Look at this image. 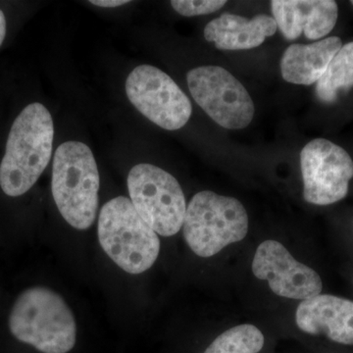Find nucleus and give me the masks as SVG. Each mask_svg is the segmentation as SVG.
Wrapping results in <instances>:
<instances>
[{"mask_svg": "<svg viewBox=\"0 0 353 353\" xmlns=\"http://www.w3.org/2000/svg\"><path fill=\"white\" fill-rule=\"evenodd\" d=\"M188 85L192 99L221 127L245 129L254 116V103L243 83L226 69L202 66L190 70Z\"/></svg>", "mask_w": 353, "mask_h": 353, "instance_id": "7", "label": "nucleus"}, {"mask_svg": "<svg viewBox=\"0 0 353 353\" xmlns=\"http://www.w3.org/2000/svg\"><path fill=\"white\" fill-rule=\"evenodd\" d=\"M264 341L263 334L257 327L243 324L221 334L204 353H259Z\"/></svg>", "mask_w": 353, "mask_h": 353, "instance_id": "16", "label": "nucleus"}, {"mask_svg": "<svg viewBox=\"0 0 353 353\" xmlns=\"http://www.w3.org/2000/svg\"><path fill=\"white\" fill-rule=\"evenodd\" d=\"M54 126L50 111L39 102L29 104L14 121L0 164V187L17 197L32 189L50 163Z\"/></svg>", "mask_w": 353, "mask_h": 353, "instance_id": "1", "label": "nucleus"}, {"mask_svg": "<svg viewBox=\"0 0 353 353\" xmlns=\"http://www.w3.org/2000/svg\"><path fill=\"white\" fill-rule=\"evenodd\" d=\"M126 94L139 112L162 129H182L192 116L187 94L170 76L152 65L132 70L127 78Z\"/></svg>", "mask_w": 353, "mask_h": 353, "instance_id": "8", "label": "nucleus"}, {"mask_svg": "<svg viewBox=\"0 0 353 353\" xmlns=\"http://www.w3.org/2000/svg\"><path fill=\"white\" fill-rule=\"evenodd\" d=\"M183 229L190 250L199 256L211 257L245 238L248 216L238 199L204 190L190 201Z\"/></svg>", "mask_w": 353, "mask_h": 353, "instance_id": "5", "label": "nucleus"}, {"mask_svg": "<svg viewBox=\"0 0 353 353\" xmlns=\"http://www.w3.org/2000/svg\"><path fill=\"white\" fill-rule=\"evenodd\" d=\"M226 0H173L171 6L176 12L185 17L192 16L208 15L220 10L225 4Z\"/></svg>", "mask_w": 353, "mask_h": 353, "instance_id": "17", "label": "nucleus"}, {"mask_svg": "<svg viewBox=\"0 0 353 353\" xmlns=\"http://www.w3.org/2000/svg\"><path fill=\"white\" fill-rule=\"evenodd\" d=\"M301 168L308 203L331 205L347 196L353 159L341 145L322 138L309 141L301 152Z\"/></svg>", "mask_w": 353, "mask_h": 353, "instance_id": "9", "label": "nucleus"}, {"mask_svg": "<svg viewBox=\"0 0 353 353\" xmlns=\"http://www.w3.org/2000/svg\"><path fill=\"white\" fill-rule=\"evenodd\" d=\"M271 8L278 29L288 41L301 34L309 41L328 38L340 12L334 0H273Z\"/></svg>", "mask_w": 353, "mask_h": 353, "instance_id": "11", "label": "nucleus"}, {"mask_svg": "<svg viewBox=\"0 0 353 353\" xmlns=\"http://www.w3.org/2000/svg\"><path fill=\"white\" fill-rule=\"evenodd\" d=\"M90 2L95 6L113 8V7L125 6V4L129 3L130 1H127V0H92Z\"/></svg>", "mask_w": 353, "mask_h": 353, "instance_id": "18", "label": "nucleus"}, {"mask_svg": "<svg viewBox=\"0 0 353 353\" xmlns=\"http://www.w3.org/2000/svg\"><path fill=\"white\" fill-rule=\"evenodd\" d=\"M343 46L339 37H328L309 44H292L281 59V72L287 82L311 85L324 75Z\"/></svg>", "mask_w": 353, "mask_h": 353, "instance_id": "14", "label": "nucleus"}, {"mask_svg": "<svg viewBox=\"0 0 353 353\" xmlns=\"http://www.w3.org/2000/svg\"><path fill=\"white\" fill-rule=\"evenodd\" d=\"M9 329L18 341L43 353H67L75 347V317L64 299L48 288H30L18 296Z\"/></svg>", "mask_w": 353, "mask_h": 353, "instance_id": "2", "label": "nucleus"}, {"mask_svg": "<svg viewBox=\"0 0 353 353\" xmlns=\"http://www.w3.org/2000/svg\"><path fill=\"white\" fill-rule=\"evenodd\" d=\"M51 190L60 214L72 227L87 230L99 208V173L94 153L80 141L58 146Z\"/></svg>", "mask_w": 353, "mask_h": 353, "instance_id": "3", "label": "nucleus"}, {"mask_svg": "<svg viewBox=\"0 0 353 353\" xmlns=\"http://www.w3.org/2000/svg\"><path fill=\"white\" fill-rule=\"evenodd\" d=\"M252 268L255 277L267 281L279 296L306 301L321 294L317 272L296 261L277 241H265L257 248Z\"/></svg>", "mask_w": 353, "mask_h": 353, "instance_id": "10", "label": "nucleus"}, {"mask_svg": "<svg viewBox=\"0 0 353 353\" xmlns=\"http://www.w3.org/2000/svg\"><path fill=\"white\" fill-rule=\"evenodd\" d=\"M6 18L2 10H0V46L3 43L6 36Z\"/></svg>", "mask_w": 353, "mask_h": 353, "instance_id": "19", "label": "nucleus"}, {"mask_svg": "<svg viewBox=\"0 0 353 353\" xmlns=\"http://www.w3.org/2000/svg\"><path fill=\"white\" fill-rule=\"evenodd\" d=\"M99 239L109 259L130 274L148 270L160 252L157 234L124 196L111 199L101 208Z\"/></svg>", "mask_w": 353, "mask_h": 353, "instance_id": "4", "label": "nucleus"}, {"mask_svg": "<svg viewBox=\"0 0 353 353\" xmlns=\"http://www.w3.org/2000/svg\"><path fill=\"white\" fill-rule=\"evenodd\" d=\"M128 190L137 212L155 233L172 236L180 231L187 205L171 174L154 165H136L128 176Z\"/></svg>", "mask_w": 353, "mask_h": 353, "instance_id": "6", "label": "nucleus"}, {"mask_svg": "<svg viewBox=\"0 0 353 353\" xmlns=\"http://www.w3.org/2000/svg\"><path fill=\"white\" fill-rule=\"evenodd\" d=\"M277 24L271 16L259 14L252 19L224 13L209 22L204 29V38L214 43L220 50H245L257 48L265 39L277 32Z\"/></svg>", "mask_w": 353, "mask_h": 353, "instance_id": "13", "label": "nucleus"}, {"mask_svg": "<svg viewBox=\"0 0 353 353\" xmlns=\"http://www.w3.org/2000/svg\"><path fill=\"white\" fill-rule=\"evenodd\" d=\"M299 330L324 334L341 345H353V301L332 294H319L303 301L296 309Z\"/></svg>", "mask_w": 353, "mask_h": 353, "instance_id": "12", "label": "nucleus"}, {"mask_svg": "<svg viewBox=\"0 0 353 353\" xmlns=\"http://www.w3.org/2000/svg\"><path fill=\"white\" fill-rule=\"evenodd\" d=\"M353 90V41L343 43L316 83L315 95L323 105L334 106Z\"/></svg>", "mask_w": 353, "mask_h": 353, "instance_id": "15", "label": "nucleus"}]
</instances>
